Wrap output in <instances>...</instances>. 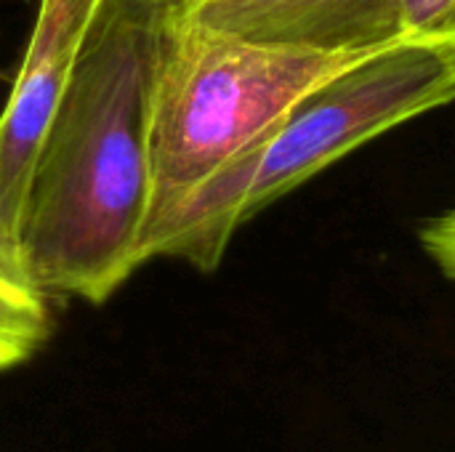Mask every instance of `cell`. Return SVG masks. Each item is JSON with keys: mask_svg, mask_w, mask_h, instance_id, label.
I'll list each match as a JSON object with an SVG mask.
<instances>
[{"mask_svg": "<svg viewBox=\"0 0 455 452\" xmlns=\"http://www.w3.org/2000/svg\"><path fill=\"white\" fill-rule=\"evenodd\" d=\"M455 99V48L397 40L304 93L267 133L157 216L141 261L181 258L216 272L235 232L336 160Z\"/></svg>", "mask_w": 455, "mask_h": 452, "instance_id": "2", "label": "cell"}, {"mask_svg": "<svg viewBox=\"0 0 455 452\" xmlns=\"http://www.w3.org/2000/svg\"><path fill=\"white\" fill-rule=\"evenodd\" d=\"M101 0H37L35 27L0 112V272L21 285V221L32 173ZM35 290V288H32Z\"/></svg>", "mask_w": 455, "mask_h": 452, "instance_id": "4", "label": "cell"}, {"mask_svg": "<svg viewBox=\"0 0 455 452\" xmlns=\"http://www.w3.org/2000/svg\"><path fill=\"white\" fill-rule=\"evenodd\" d=\"M397 40L455 48V0H395Z\"/></svg>", "mask_w": 455, "mask_h": 452, "instance_id": "7", "label": "cell"}, {"mask_svg": "<svg viewBox=\"0 0 455 452\" xmlns=\"http://www.w3.org/2000/svg\"><path fill=\"white\" fill-rule=\"evenodd\" d=\"M421 245L443 274L455 280V208L421 226Z\"/></svg>", "mask_w": 455, "mask_h": 452, "instance_id": "8", "label": "cell"}, {"mask_svg": "<svg viewBox=\"0 0 455 452\" xmlns=\"http://www.w3.org/2000/svg\"><path fill=\"white\" fill-rule=\"evenodd\" d=\"M176 0H101L37 157L24 221V282L104 304L144 261L152 115Z\"/></svg>", "mask_w": 455, "mask_h": 452, "instance_id": "1", "label": "cell"}, {"mask_svg": "<svg viewBox=\"0 0 455 452\" xmlns=\"http://www.w3.org/2000/svg\"><path fill=\"white\" fill-rule=\"evenodd\" d=\"M45 296L0 272V373L27 362L48 338Z\"/></svg>", "mask_w": 455, "mask_h": 452, "instance_id": "6", "label": "cell"}, {"mask_svg": "<svg viewBox=\"0 0 455 452\" xmlns=\"http://www.w3.org/2000/svg\"><path fill=\"white\" fill-rule=\"evenodd\" d=\"M221 32L317 51H376L397 43L395 0H176Z\"/></svg>", "mask_w": 455, "mask_h": 452, "instance_id": "5", "label": "cell"}, {"mask_svg": "<svg viewBox=\"0 0 455 452\" xmlns=\"http://www.w3.org/2000/svg\"><path fill=\"white\" fill-rule=\"evenodd\" d=\"M368 53L248 40L173 8L155 88L147 226L267 133L304 93Z\"/></svg>", "mask_w": 455, "mask_h": 452, "instance_id": "3", "label": "cell"}]
</instances>
